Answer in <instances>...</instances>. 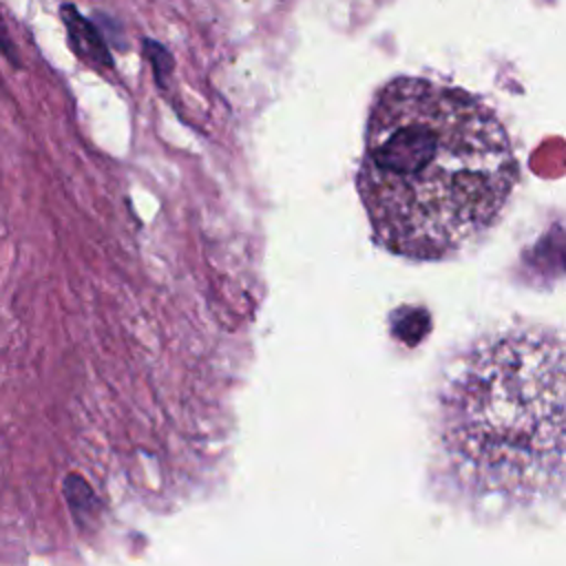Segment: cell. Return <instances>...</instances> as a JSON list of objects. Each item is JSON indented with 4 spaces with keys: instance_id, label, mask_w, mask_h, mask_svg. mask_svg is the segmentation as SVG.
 I'll return each instance as SVG.
<instances>
[{
    "instance_id": "6da1fadb",
    "label": "cell",
    "mask_w": 566,
    "mask_h": 566,
    "mask_svg": "<svg viewBox=\"0 0 566 566\" xmlns=\"http://www.w3.org/2000/svg\"><path fill=\"white\" fill-rule=\"evenodd\" d=\"M517 181L511 137L464 88L396 77L374 97L358 195L391 254L436 261L486 232Z\"/></svg>"
},
{
    "instance_id": "7a4b0ae2",
    "label": "cell",
    "mask_w": 566,
    "mask_h": 566,
    "mask_svg": "<svg viewBox=\"0 0 566 566\" xmlns=\"http://www.w3.org/2000/svg\"><path fill=\"white\" fill-rule=\"evenodd\" d=\"M442 473L469 500L528 506L564 482V340L511 325L473 340L436 402Z\"/></svg>"
},
{
    "instance_id": "3957f363",
    "label": "cell",
    "mask_w": 566,
    "mask_h": 566,
    "mask_svg": "<svg viewBox=\"0 0 566 566\" xmlns=\"http://www.w3.org/2000/svg\"><path fill=\"white\" fill-rule=\"evenodd\" d=\"M60 18L66 27V38L71 51L84 60L86 64L95 69H111L113 60L106 49V40L95 22H91L86 15L80 13V9L71 2H64L60 7Z\"/></svg>"
},
{
    "instance_id": "277c9868",
    "label": "cell",
    "mask_w": 566,
    "mask_h": 566,
    "mask_svg": "<svg viewBox=\"0 0 566 566\" xmlns=\"http://www.w3.org/2000/svg\"><path fill=\"white\" fill-rule=\"evenodd\" d=\"M0 53L4 55V60L13 66V69H22V62H20V53H18V46L9 33V27L2 18V11H0Z\"/></svg>"
}]
</instances>
